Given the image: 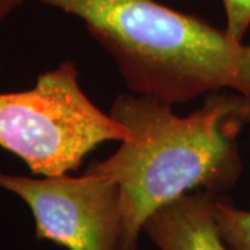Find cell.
Masks as SVG:
<instances>
[{"mask_svg": "<svg viewBox=\"0 0 250 250\" xmlns=\"http://www.w3.org/2000/svg\"><path fill=\"white\" fill-rule=\"evenodd\" d=\"M110 116L128 131L116 153L90 167L121 188L123 250H138L149 217L182 195H221L242 172L238 136L250 104L236 92H213L192 114L152 96L118 95Z\"/></svg>", "mask_w": 250, "mask_h": 250, "instance_id": "obj_1", "label": "cell"}, {"mask_svg": "<svg viewBox=\"0 0 250 250\" xmlns=\"http://www.w3.org/2000/svg\"><path fill=\"white\" fill-rule=\"evenodd\" d=\"M81 18L129 90L184 104L229 89L250 104V43L154 0H38Z\"/></svg>", "mask_w": 250, "mask_h": 250, "instance_id": "obj_2", "label": "cell"}, {"mask_svg": "<svg viewBox=\"0 0 250 250\" xmlns=\"http://www.w3.org/2000/svg\"><path fill=\"white\" fill-rule=\"evenodd\" d=\"M126 136L124 126L83 93L70 60L42 72L32 89L0 93V146L36 175L77 170L100 143Z\"/></svg>", "mask_w": 250, "mask_h": 250, "instance_id": "obj_3", "label": "cell"}, {"mask_svg": "<svg viewBox=\"0 0 250 250\" xmlns=\"http://www.w3.org/2000/svg\"><path fill=\"white\" fill-rule=\"evenodd\" d=\"M0 189L27 203L38 241L67 250H123L121 188L92 167L81 177L0 172Z\"/></svg>", "mask_w": 250, "mask_h": 250, "instance_id": "obj_4", "label": "cell"}, {"mask_svg": "<svg viewBox=\"0 0 250 250\" xmlns=\"http://www.w3.org/2000/svg\"><path fill=\"white\" fill-rule=\"evenodd\" d=\"M214 193L196 190L154 211L143 232L159 250H229L215 221Z\"/></svg>", "mask_w": 250, "mask_h": 250, "instance_id": "obj_5", "label": "cell"}, {"mask_svg": "<svg viewBox=\"0 0 250 250\" xmlns=\"http://www.w3.org/2000/svg\"><path fill=\"white\" fill-rule=\"evenodd\" d=\"M214 217L229 250H250V210H243L221 195H215Z\"/></svg>", "mask_w": 250, "mask_h": 250, "instance_id": "obj_6", "label": "cell"}, {"mask_svg": "<svg viewBox=\"0 0 250 250\" xmlns=\"http://www.w3.org/2000/svg\"><path fill=\"white\" fill-rule=\"evenodd\" d=\"M227 16L225 32L236 42H243L250 27V0H221Z\"/></svg>", "mask_w": 250, "mask_h": 250, "instance_id": "obj_7", "label": "cell"}, {"mask_svg": "<svg viewBox=\"0 0 250 250\" xmlns=\"http://www.w3.org/2000/svg\"><path fill=\"white\" fill-rule=\"evenodd\" d=\"M24 1L25 0H0V24L10 13H13L17 7H20ZM0 68H1V62H0Z\"/></svg>", "mask_w": 250, "mask_h": 250, "instance_id": "obj_8", "label": "cell"}]
</instances>
